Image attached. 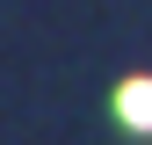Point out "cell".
I'll return each mask as SVG.
<instances>
[{"mask_svg": "<svg viewBox=\"0 0 152 145\" xmlns=\"http://www.w3.org/2000/svg\"><path fill=\"white\" fill-rule=\"evenodd\" d=\"M116 116L130 123V131H152V80H123V94H116Z\"/></svg>", "mask_w": 152, "mask_h": 145, "instance_id": "1", "label": "cell"}]
</instances>
